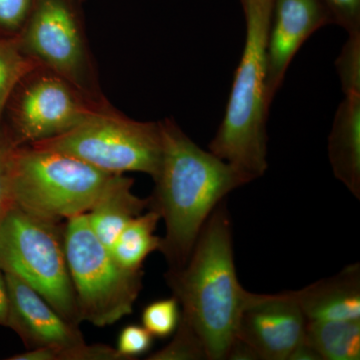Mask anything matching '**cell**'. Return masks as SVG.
<instances>
[{
  "label": "cell",
  "mask_w": 360,
  "mask_h": 360,
  "mask_svg": "<svg viewBox=\"0 0 360 360\" xmlns=\"http://www.w3.org/2000/svg\"><path fill=\"white\" fill-rule=\"evenodd\" d=\"M162 155L148 210L165 220L160 250L168 270L180 269L191 257L206 220L231 191L250 184L226 161L205 150L174 120L160 122Z\"/></svg>",
  "instance_id": "cell-1"
},
{
  "label": "cell",
  "mask_w": 360,
  "mask_h": 360,
  "mask_svg": "<svg viewBox=\"0 0 360 360\" xmlns=\"http://www.w3.org/2000/svg\"><path fill=\"white\" fill-rule=\"evenodd\" d=\"M165 278L181 307L180 319L200 336L207 359H226L255 293L238 281L225 200L206 220L186 265L168 270Z\"/></svg>",
  "instance_id": "cell-2"
},
{
  "label": "cell",
  "mask_w": 360,
  "mask_h": 360,
  "mask_svg": "<svg viewBox=\"0 0 360 360\" xmlns=\"http://www.w3.org/2000/svg\"><path fill=\"white\" fill-rule=\"evenodd\" d=\"M245 40L222 122L208 150L240 172L248 181L269 167L266 39L272 0H241Z\"/></svg>",
  "instance_id": "cell-3"
},
{
  "label": "cell",
  "mask_w": 360,
  "mask_h": 360,
  "mask_svg": "<svg viewBox=\"0 0 360 360\" xmlns=\"http://www.w3.org/2000/svg\"><path fill=\"white\" fill-rule=\"evenodd\" d=\"M112 175L39 146H14L9 156L13 205L56 224L89 212Z\"/></svg>",
  "instance_id": "cell-4"
},
{
  "label": "cell",
  "mask_w": 360,
  "mask_h": 360,
  "mask_svg": "<svg viewBox=\"0 0 360 360\" xmlns=\"http://www.w3.org/2000/svg\"><path fill=\"white\" fill-rule=\"evenodd\" d=\"M0 269L32 286L70 323L82 322L60 224L13 205L0 224Z\"/></svg>",
  "instance_id": "cell-5"
},
{
  "label": "cell",
  "mask_w": 360,
  "mask_h": 360,
  "mask_svg": "<svg viewBox=\"0 0 360 360\" xmlns=\"http://www.w3.org/2000/svg\"><path fill=\"white\" fill-rule=\"evenodd\" d=\"M65 250L80 321L104 328L132 314L142 271L117 264L92 231L86 213L66 221Z\"/></svg>",
  "instance_id": "cell-6"
},
{
  "label": "cell",
  "mask_w": 360,
  "mask_h": 360,
  "mask_svg": "<svg viewBox=\"0 0 360 360\" xmlns=\"http://www.w3.org/2000/svg\"><path fill=\"white\" fill-rule=\"evenodd\" d=\"M30 146L75 156L106 174L142 172L153 179L162 155L160 122H135L97 111L65 134Z\"/></svg>",
  "instance_id": "cell-7"
},
{
  "label": "cell",
  "mask_w": 360,
  "mask_h": 360,
  "mask_svg": "<svg viewBox=\"0 0 360 360\" xmlns=\"http://www.w3.org/2000/svg\"><path fill=\"white\" fill-rule=\"evenodd\" d=\"M25 25V51L66 82L82 84L84 49L72 0H33Z\"/></svg>",
  "instance_id": "cell-8"
},
{
  "label": "cell",
  "mask_w": 360,
  "mask_h": 360,
  "mask_svg": "<svg viewBox=\"0 0 360 360\" xmlns=\"http://www.w3.org/2000/svg\"><path fill=\"white\" fill-rule=\"evenodd\" d=\"M65 82L59 77H41L21 92L13 108L14 146L65 134L96 112Z\"/></svg>",
  "instance_id": "cell-9"
},
{
  "label": "cell",
  "mask_w": 360,
  "mask_h": 360,
  "mask_svg": "<svg viewBox=\"0 0 360 360\" xmlns=\"http://www.w3.org/2000/svg\"><path fill=\"white\" fill-rule=\"evenodd\" d=\"M305 328L307 319L291 291L255 293L241 315L238 338L258 359L288 360L304 340Z\"/></svg>",
  "instance_id": "cell-10"
},
{
  "label": "cell",
  "mask_w": 360,
  "mask_h": 360,
  "mask_svg": "<svg viewBox=\"0 0 360 360\" xmlns=\"http://www.w3.org/2000/svg\"><path fill=\"white\" fill-rule=\"evenodd\" d=\"M331 25L321 0H272L266 39V87L274 101L291 61L315 32Z\"/></svg>",
  "instance_id": "cell-11"
},
{
  "label": "cell",
  "mask_w": 360,
  "mask_h": 360,
  "mask_svg": "<svg viewBox=\"0 0 360 360\" xmlns=\"http://www.w3.org/2000/svg\"><path fill=\"white\" fill-rule=\"evenodd\" d=\"M4 276L8 292L6 326L15 331L28 349L72 347L85 342L77 326L61 316L32 286L13 274Z\"/></svg>",
  "instance_id": "cell-12"
},
{
  "label": "cell",
  "mask_w": 360,
  "mask_h": 360,
  "mask_svg": "<svg viewBox=\"0 0 360 360\" xmlns=\"http://www.w3.org/2000/svg\"><path fill=\"white\" fill-rule=\"evenodd\" d=\"M291 292L307 321L360 319L359 264Z\"/></svg>",
  "instance_id": "cell-13"
},
{
  "label": "cell",
  "mask_w": 360,
  "mask_h": 360,
  "mask_svg": "<svg viewBox=\"0 0 360 360\" xmlns=\"http://www.w3.org/2000/svg\"><path fill=\"white\" fill-rule=\"evenodd\" d=\"M328 158L336 179L360 200V94L345 96L336 110Z\"/></svg>",
  "instance_id": "cell-14"
},
{
  "label": "cell",
  "mask_w": 360,
  "mask_h": 360,
  "mask_svg": "<svg viewBox=\"0 0 360 360\" xmlns=\"http://www.w3.org/2000/svg\"><path fill=\"white\" fill-rule=\"evenodd\" d=\"M134 179L113 174L86 213L96 238L108 250L122 229L149 207V198H141L132 193Z\"/></svg>",
  "instance_id": "cell-15"
},
{
  "label": "cell",
  "mask_w": 360,
  "mask_h": 360,
  "mask_svg": "<svg viewBox=\"0 0 360 360\" xmlns=\"http://www.w3.org/2000/svg\"><path fill=\"white\" fill-rule=\"evenodd\" d=\"M304 340L321 360H359L360 319L307 321Z\"/></svg>",
  "instance_id": "cell-16"
},
{
  "label": "cell",
  "mask_w": 360,
  "mask_h": 360,
  "mask_svg": "<svg viewBox=\"0 0 360 360\" xmlns=\"http://www.w3.org/2000/svg\"><path fill=\"white\" fill-rule=\"evenodd\" d=\"M160 220V215L149 210L122 229L110 250L123 269L139 271L148 255L160 250L161 238L155 233Z\"/></svg>",
  "instance_id": "cell-17"
},
{
  "label": "cell",
  "mask_w": 360,
  "mask_h": 360,
  "mask_svg": "<svg viewBox=\"0 0 360 360\" xmlns=\"http://www.w3.org/2000/svg\"><path fill=\"white\" fill-rule=\"evenodd\" d=\"M37 68V59L23 49L21 40L0 39V123L18 84Z\"/></svg>",
  "instance_id": "cell-18"
},
{
  "label": "cell",
  "mask_w": 360,
  "mask_h": 360,
  "mask_svg": "<svg viewBox=\"0 0 360 360\" xmlns=\"http://www.w3.org/2000/svg\"><path fill=\"white\" fill-rule=\"evenodd\" d=\"M174 340L148 357V360H201L207 359L205 345L196 331L180 319Z\"/></svg>",
  "instance_id": "cell-19"
},
{
  "label": "cell",
  "mask_w": 360,
  "mask_h": 360,
  "mask_svg": "<svg viewBox=\"0 0 360 360\" xmlns=\"http://www.w3.org/2000/svg\"><path fill=\"white\" fill-rule=\"evenodd\" d=\"M181 317L179 300L170 298L151 302L142 311V326L155 338H165L174 335Z\"/></svg>",
  "instance_id": "cell-20"
},
{
  "label": "cell",
  "mask_w": 360,
  "mask_h": 360,
  "mask_svg": "<svg viewBox=\"0 0 360 360\" xmlns=\"http://www.w3.org/2000/svg\"><path fill=\"white\" fill-rule=\"evenodd\" d=\"M335 65L345 96L360 94V32L348 34Z\"/></svg>",
  "instance_id": "cell-21"
},
{
  "label": "cell",
  "mask_w": 360,
  "mask_h": 360,
  "mask_svg": "<svg viewBox=\"0 0 360 360\" xmlns=\"http://www.w3.org/2000/svg\"><path fill=\"white\" fill-rule=\"evenodd\" d=\"M153 338L143 326L131 324L120 331L116 350L123 359H134L150 349Z\"/></svg>",
  "instance_id": "cell-22"
},
{
  "label": "cell",
  "mask_w": 360,
  "mask_h": 360,
  "mask_svg": "<svg viewBox=\"0 0 360 360\" xmlns=\"http://www.w3.org/2000/svg\"><path fill=\"white\" fill-rule=\"evenodd\" d=\"M331 23L349 33L360 32V0H321Z\"/></svg>",
  "instance_id": "cell-23"
},
{
  "label": "cell",
  "mask_w": 360,
  "mask_h": 360,
  "mask_svg": "<svg viewBox=\"0 0 360 360\" xmlns=\"http://www.w3.org/2000/svg\"><path fill=\"white\" fill-rule=\"evenodd\" d=\"M33 0H0V30L16 32L25 25Z\"/></svg>",
  "instance_id": "cell-24"
},
{
  "label": "cell",
  "mask_w": 360,
  "mask_h": 360,
  "mask_svg": "<svg viewBox=\"0 0 360 360\" xmlns=\"http://www.w3.org/2000/svg\"><path fill=\"white\" fill-rule=\"evenodd\" d=\"M13 146V141L0 139V224L14 205L9 184V156Z\"/></svg>",
  "instance_id": "cell-25"
},
{
  "label": "cell",
  "mask_w": 360,
  "mask_h": 360,
  "mask_svg": "<svg viewBox=\"0 0 360 360\" xmlns=\"http://www.w3.org/2000/svg\"><path fill=\"white\" fill-rule=\"evenodd\" d=\"M7 317H8V292L6 276L0 269V326H7Z\"/></svg>",
  "instance_id": "cell-26"
},
{
  "label": "cell",
  "mask_w": 360,
  "mask_h": 360,
  "mask_svg": "<svg viewBox=\"0 0 360 360\" xmlns=\"http://www.w3.org/2000/svg\"><path fill=\"white\" fill-rule=\"evenodd\" d=\"M288 360H321L319 354L315 352L314 347L307 341L303 340L297 347L293 350Z\"/></svg>",
  "instance_id": "cell-27"
}]
</instances>
